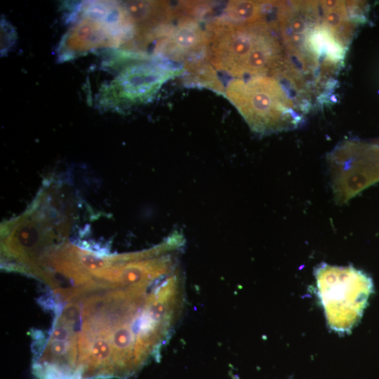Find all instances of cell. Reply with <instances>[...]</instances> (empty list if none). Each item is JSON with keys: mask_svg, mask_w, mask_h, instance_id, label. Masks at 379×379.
I'll list each match as a JSON object with an SVG mask.
<instances>
[{"mask_svg": "<svg viewBox=\"0 0 379 379\" xmlns=\"http://www.w3.org/2000/svg\"><path fill=\"white\" fill-rule=\"evenodd\" d=\"M46 333H32L34 363L55 379L133 374L159 356L173 313L154 282L98 284L60 290Z\"/></svg>", "mask_w": 379, "mask_h": 379, "instance_id": "6da1fadb", "label": "cell"}, {"mask_svg": "<svg viewBox=\"0 0 379 379\" xmlns=\"http://www.w3.org/2000/svg\"><path fill=\"white\" fill-rule=\"evenodd\" d=\"M359 1H277L275 23L284 52L282 78L301 95L325 98L331 76L345 59L357 26L364 22Z\"/></svg>", "mask_w": 379, "mask_h": 379, "instance_id": "7a4b0ae2", "label": "cell"}, {"mask_svg": "<svg viewBox=\"0 0 379 379\" xmlns=\"http://www.w3.org/2000/svg\"><path fill=\"white\" fill-rule=\"evenodd\" d=\"M206 58L212 67L234 78L277 77L285 59L274 20L237 24L217 18L206 28Z\"/></svg>", "mask_w": 379, "mask_h": 379, "instance_id": "3957f363", "label": "cell"}, {"mask_svg": "<svg viewBox=\"0 0 379 379\" xmlns=\"http://www.w3.org/2000/svg\"><path fill=\"white\" fill-rule=\"evenodd\" d=\"M224 95L258 133L291 129L302 118L295 96L272 76L234 78L225 88Z\"/></svg>", "mask_w": 379, "mask_h": 379, "instance_id": "277c9868", "label": "cell"}, {"mask_svg": "<svg viewBox=\"0 0 379 379\" xmlns=\"http://www.w3.org/2000/svg\"><path fill=\"white\" fill-rule=\"evenodd\" d=\"M49 195L41 191L32 206L18 218L1 227L3 267L24 273L55 239L64 235L68 222L56 220L49 208Z\"/></svg>", "mask_w": 379, "mask_h": 379, "instance_id": "5b68a950", "label": "cell"}, {"mask_svg": "<svg viewBox=\"0 0 379 379\" xmlns=\"http://www.w3.org/2000/svg\"><path fill=\"white\" fill-rule=\"evenodd\" d=\"M319 295L330 326L350 328L361 314L371 287L364 274L352 267L324 265L316 272Z\"/></svg>", "mask_w": 379, "mask_h": 379, "instance_id": "8992f818", "label": "cell"}, {"mask_svg": "<svg viewBox=\"0 0 379 379\" xmlns=\"http://www.w3.org/2000/svg\"><path fill=\"white\" fill-rule=\"evenodd\" d=\"M184 74L183 67L169 61L132 64L117 79L119 96L128 105L149 101L166 81Z\"/></svg>", "mask_w": 379, "mask_h": 379, "instance_id": "52a82bcc", "label": "cell"}, {"mask_svg": "<svg viewBox=\"0 0 379 379\" xmlns=\"http://www.w3.org/2000/svg\"><path fill=\"white\" fill-rule=\"evenodd\" d=\"M208 45L206 29L194 18L183 15L163 34L157 44V52L165 59L184 63L185 68L207 60Z\"/></svg>", "mask_w": 379, "mask_h": 379, "instance_id": "ba28073f", "label": "cell"}, {"mask_svg": "<svg viewBox=\"0 0 379 379\" xmlns=\"http://www.w3.org/2000/svg\"><path fill=\"white\" fill-rule=\"evenodd\" d=\"M276 1H230L220 18L237 24H250L267 20Z\"/></svg>", "mask_w": 379, "mask_h": 379, "instance_id": "9c48e42d", "label": "cell"}, {"mask_svg": "<svg viewBox=\"0 0 379 379\" xmlns=\"http://www.w3.org/2000/svg\"><path fill=\"white\" fill-rule=\"evenodd\" d=\"M1 53L4 55L13 46L15 39V32L5 19L1 20Z\"/></svg>", "mask_w": 379, "mask_h": 379, "instance_id": "30bf717a", "label": "cell"}]
</instances>
